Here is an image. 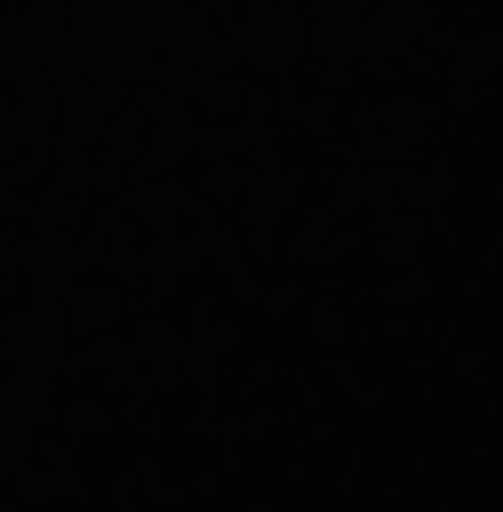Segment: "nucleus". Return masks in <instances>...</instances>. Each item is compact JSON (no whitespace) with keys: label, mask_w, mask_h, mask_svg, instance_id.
<instances>
[]
</instances>
